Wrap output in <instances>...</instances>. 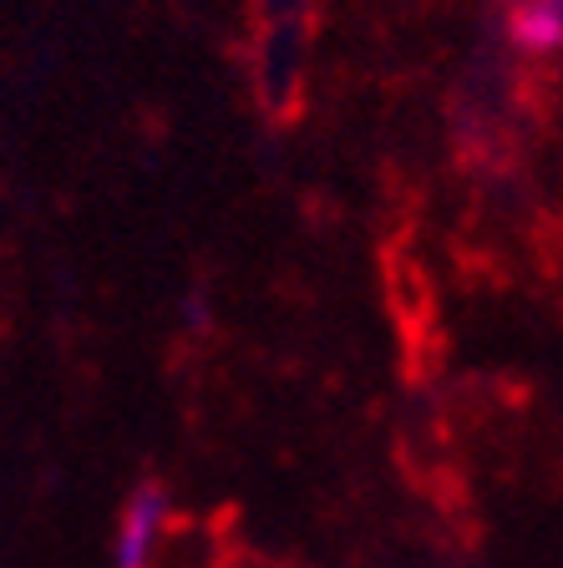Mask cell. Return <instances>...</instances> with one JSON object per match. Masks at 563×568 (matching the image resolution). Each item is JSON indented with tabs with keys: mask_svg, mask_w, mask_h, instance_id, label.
Listing matches in <instances>:
<instances>
[{
	"mask_svg": "<svg viewBox=\"0 0 563 568\" xmlns=\"http://www.w3.org/2000/svg\"><path fill=\"white\" fill-rule=\"evenodd\" d=\"M168 518V497L163 487H138L128 503V518H122V538H118V568H148V548H153L158 528Z\"/></svg>",
	"mask_w": 563,
	"mask_h": 568,
	"instance_id": "obj_1",
	"label": "cell"
},
{
	"mask_svg": "<svg viewBox=\"0 0 563 568\" xmlns=\"http://www.w3.org/2000/svg\"><path fill=\"white\" fill-rule=\"evenodd\" d=\"M507 31H513V41L523 51H533V57H549V51H559L563 41V0H517L513 16H507Z\"/></svg>",
	"mask_w": 563,
	"mask_h": 568,
	"instance_id": "obj_2",
	"label": "cell"
}]
</instances>
